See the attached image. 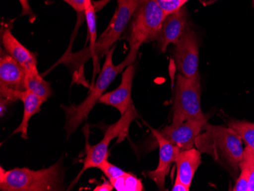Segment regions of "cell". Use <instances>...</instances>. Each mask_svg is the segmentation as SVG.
Instances as JSON below:
<instances>
[{
	"label": "cell",
	"mask_w": 254,
	"mask_h": 191,
	"mask_svg": "<svg viewBox=\"0 0 254 191\" xmlns=\"http://www.w3.org/2000/svg\"><path fill=\"white\" fill-rule=\"evenodd\" d=\"M139 2L140 0H118L115 13L105 31L97 40L95 47L91 50L84 48L76 53L68 51L58 64H64L76 69L85 65L90 58H93L95 64H98V58L106 55L114 44L121 39Z\"/></svg>",
	"instance_id": "cell-1"
},
{
	"label": "cell",
	"mask_w": 254,
	"mask_h": 191,
	"mask_svg": "<svg viewBox=\"0 0 254 191\" xmlns=\"http://www.w3.org/2000/svg\"><path fill=\"white\" fill-rule=\"evenodd\" d=\"M202 129L204 132L195 138L196 149L237 172L244 155L242 139L239 135L231 127L211 125L208 122Z\"/></svg>",
	"instance_id": "cell-2"
},
{
	"label": "cell",
	"mask_w": 254,
	"mask_h": 191,
	"mask_svg": "<svg viewBox=\"0 0 254 191\" xmlns=\"http://www.w3.org/2000/svg\"><path fill=\"white\" fill-rule=\"evenodd\" d=\"M166 16L156 0H140L125 38L129 44V53L124 59L128 65L134 64L142 44L158 39Z\"/></svg>",
	"instance_id": "cell-3"
},
{
	"label": "cell",
	"mask_w": 254,
	"mask_h": 191,
	"mask_svg": "<svg viewBox=\"0 0 254 191\" xmlns=\"http://www.w3.org/2000/svg\"><path fill=\"white\" fill-rule=\"evenodd\" d=\"M116 45H114L106 54V59L103 65L101 73L96 83L92 87L91 92L82 103L78 105H72L70 106H62L65 115V122L64 129L66 131L67 136H70L75 129L86 121L91 110L93 109L97 102H99L101 97L108 86L111 85L114 78L118 74L123 72L128 64L125 61L119 65L113 64V54Z\"/></svg>",
	"instance_id": "cell-4"
},
{
	"label": "cell",
	"mask_w": 254,
	"mask_h": 191,
	"mask_svg": "<svg viewBox=\"0 0 254 191\" xmlns=\"http://www.w3.org/2000/svg\"><path fill=\"white\" fill-rule=\"evenodd\" d=\"M63 175L59 162L41 170L16 168L4 171L1 167L0 190L2 191H61Z\"/></svg>",
	"instance_id": "cell-5"
},
{
	"label": "cell",
	"mask_w": 254,
	"mask_h": 191,
	"mask_svg": "<svg viewBox=\"0 0 254 191\" xmlns=\"http://www.w3.org/2000/svg\"><path fill=\"white\" fill-rule=\"evenodd\" d=\"M138 118V114L133 105L127 110V112L121 116L119 121L114 123L107 129L105 136L101 142L96 145H91L88 143L86 139L85 145V155L83 160V167L81 172L77 175L74 182L71 184L68 189H70L74 185L76 184L79 178H81L84 172H86L89 168H99L104 161L108 159V150L109 144L114 138H118V142H122L129 132V126L131 123Z\"/></svg>",
	"instance_id": "cell-6"
},
{
	"label": "cell",
	"mask_w": 254,
	"mask_h": 191,
	"mask_svg": "<svg viewBox=\"0 0 254 191\" xmlns=\"http://www.w3.org/2000/svg\"><path fill=\"white\" fill-rule=\"evenodd\" d=\"M203 115L201 108L199 79H191L178 74L171 126H179L183 123L197 119Z\"/></svg>",
	"instance_id": "cell-7"
},
{
	"label": "cell",
	"mask_w": 254,
	"mask_h": 191,
	"mask_svg": "<svg viewBox=\"0 0 254 191\" xmlns=\"http://www.w3.org/2000/svg\"><path fill=\"white\" fill-rule=\"evenodd\" d=\"M175 45L174 58L180 73L191 79H199V40L195 31L188 26Z\"/></svg>",
	"instance_id": "cell-8"
},
{
	"label": "cell",
	"mask_w": 254,
	"mask_h": 191,
	"mask_svg": "<svg viewBox=\"0 0 254 191\" xmlns=\"http://www.w3.org/2000/svg\"><path fill=\"white\" fill-rule=\"evenodd\" d=\"M26 70L11 56L2 51L0 58V98L13 102L25 91Z\"/></svg>",
	"instance_id": "cell-9"
},
{
	"label": "cell",
	"mask_w": 254,
	"mask_h": 191,
	"mask_svg": "<svg viewBox=\"0 0 254 191\" xmlns=\"http://www.w3.org/2000/svg\"><path fill=\"white\" fill-rule=\"evenodd\" d=\"M159 146V162L156 169L146 173L147 176L152 180L159 190H165V179L170 172L173 163H175L181 149L175 144L171 143L162 136L161 132L150 127Z\"/></svg>",
	"instance_id": "cell-10"
},
{
	"label": "cell",
	"mask_w": 254,
	"mask_h": 191,
	"mask_svg": "<svg viewBox=\"0 0 254 191\" xmlns=\"http://www.w3.org/2000/svg\"><path fill=\"white\" fill-rule=\"evenodd\" d=\"M207 121L208 118L203 115L197 119L183 123L179 126L168 125L160 132L164 138L178 146L181 151L188 150L195 146V138L200 133Z\"/></svg>",
	"instance_id": "cell-11"
},
{
	"label": "cell",
	"mask_w": 254,
	"mask_h": 191,
	"mask_svg": "<svg viewBox=\"0 0 254 191\" xmlns=\"http://www.w3.org/2000/svg\"><path fill=\"white\" fill-rule=\"evenodd\" d=\"M135 70V65L134 64L128 65L123 72L122 79L119 86L114 91L104 94L98 102L114 107L119 111L121 116L124 115L132 105L131 93Z\"/></svg>",
	"instance_id": "cell-12"
},
{
	"label": "cell",
	"mask_w": 254,
	"mask_h": 191,
	"mask_svg": "<svg viewBox=\"0 0 254 191\" xmlns=\"http://www.w3.org/2000/svg\"><path fill=\"white\" fill-rule=\"evenodd\" d=\"M188 26V12L184 5L177 12L167 15L157 39L158 50L165 53L169 44H176Z\"/></svg>",
	"instance_id": "cell-13"
},
{
	"label": "cell",
	"mask_w": 254,
	"mask_h": 191,
	"mask_svg": "<svg viewBox=\"0 0 254 191\" xmlns=\"http://www.w3.org/2000/svg\"><path fill=\"white\" fill-rule=\"evenodd\" d=\"M1 41L5 52L19 63L26 72H38L36 56L12 35L11 27L2 26Z\"/></svg>",
	"instance_id": "cell-14"
},
{
	"label": "cell",
	"mask_w": 254,
	"mask_h": 191,
	"mask_svg": "<svg viewBox=\"0 0 254 191\" xmlns=\"http://www.w3.org/2000/svg\"><path fill=\"white\" fill-rule=\"evenodd\" d=\"M202 163L201 152L195 148L181 151L175 164L176 179L179 180L188 188H190L195 172Z\"/></svg>",
	"instance_id": "cell-15"
},
{
	"label": "cell",
	"mask_w": 254,
	"mask_h": 191,
	"mask_svg": "<svg viewBox=\"0 0 254 191\" xmlns=\"http://www.w3.org/2000/svg\"><path fill=\"white\" fill-rule=\"evenodd\" d=\"M19 100L24 105V112L21 124L12 132V135L21 132V138L27 139L28 138V129L30 120L33 115L40 112L41 105L44 102L39 97L27 90L21 92Z\"/></svg>",
	"instance_id": "cell-16"
},
{
	"label": "cell",
	"mask_w": 254,
	"mask_h": 191,
	"mask_svg": "<svg viewBox=\"0 0 254 191\" xmlns=\"http://www.w3.org/2000/svg\"><path fill=\"white\" fill-rule=\"evenodd\" d=\"M25 89L39 97L44 102L52 95L51 85L44 80L39 72H26L25 81Z\"/></svg>",
	"instance_id": "cell-17"
},
{
	"label": "cell",
	"mask_w": 254,
	"mask_h": 191,
	"mask_svg": "<svg viewBox=\"0 0 254 191\" xmlns=\"http://www.w3.org/2000/svg\"><path fill=\"white\" fill-rule=\"evenodd\" d=\"M109 181L114 189L118 191H142L144 190L141 180L132 174L127 172Z\"/></svg>",
	"instance_id": "cell-18"
},
{
	"label": "cell",
	"mask_w": 254,
	"mask_h": 191,
	"mask_svg": "<svg viewBox=\"0 0 254 191\" xmlns=\"http://www.w3.org/2000/svg\"><path fill=\"white\" fill-rule=\"evenodd\" d=\"M228 126L245 141L247 146L254 150V124L243 121H231Z\"/></svg>",
	"instance_id": "cell-19"
},
{
	"label": "cell",
	"mask_w": 254,
	"mask_h": 191,
	"mask_svg": "<svg viewBox=\"0 0 254 191\" xmlns=\"http://www.w3.org/2000/svg\"><path fill=\"white\" fill-rule=\"evenodd\" d=\"M87 25H88V34L90 35V45L86 49L91 50L95 47L97 41L96 15L95 7L91 0L88 1L85 11Z\"/></svg>",
	"instance_id": "cell-20"
},
{
	"label": "cell",
	"mask_w": 254,
	"mask_h": 191,
	"mask_svg": "<svg viewBox=\"0 0 254 191\" xmlns=\"http://www.w3.org/2000/svg\"><path fill=\"white\" fill-rule=\"evenodd\" d=\"M248 168L249 181H248V191H254V150L247 146L244 149L242 160Z\"/></svg>",
	"instance_id": "cell-21"
},
{
	"label": "cell",
	"mask_w": 254,
	"mask_h": 191,
	"mask_svg": "<svg viewBox=\"0 0 254 191\" xmlns=\"http://www.w3.org/2000/svg\"><path fill=\"white\" fill-rule=\"evenodd\" d=\"M241 168V174L237 180L235 187L232 191H248V181H249V171L246 164L241 161L239 165Z\"/></svg>",
	"instance_id": "cell-22"
},
{
	"label": "cell",
	"mask_w": 254,
	"mask_h": 191,
	"mask_svg": "<svg viewBox=\"0 0 254 191\" xmlns=\"http://www.w3.org/2000/svg\"><path fill=\"white\" fill-rule=\"evenodd\" d=\"M98 168L100 170H101L103 173L105 174V176L108 177L109 180L118 178V177L124 175L126 172L121 168L108 162V159L104 161Z\"/></svg>",
	"instance_id": "cell-23"
},
{
	"label": "cell",
	"mask_w": 254,
	"mask_h": 191,
	"mask_svg": "<svg viewBox=\"0 0 254 191\" xmlns=\"http://www.w3.org/2000/svg\"><path fill=\"white\" fill-rule=\"evenodd\" d=\"M156 1L167 15L177 12L184 5L181 0H156Z\"/></svg>",
	"instance_id": "cell-24"
},
{
	"label": "cell",
	"mask_w": 254,
	"mask_h": 191,
	"mask_svg": "<svg viewBox=\"0 0 254 191\" xmlns=\"http://www.w3.org/2000/svg\"><path fill=\"white\" fill-rule=\"evenodd\" d=\"M63 1L72 7L73 9L78 13H82V12H85L87 3L89 0H63Z\"/></svg>",
	"instance_id": "cell-25"
},
{
	"label": "cell",
	"mask_w": 254,
	"mask_h": 191,
	"mask_svg": "<svg viewBox=\"0 0 254 191\" xmlns=\"http://www.w3.org/2000/svg\"><path fill=\"white\" fill-rule=\"evenodd\" d=\"M22 8L21 15H33L32 9L30 6L29 0H18Z\"/></svg>",
	"instance_id": "cell-26"
},
{
	"label": "cell",
	"mask_w": 254,
	"mask_h": 191,
	"mask_svg": "<svg viewBox=\"0 0 254 191\" xmlns=\"http://www.w3.org/2000/svg\"><path fill=\"white\" fill-rule=\"evenodd\" d=\"M114 189V187L111 185V182H106L102 185H98L94 189L95 191H111Z\"/></svg>",
	"instance_id": "cell-27"
},
{
	"label": "cell",
	"mask_w": 254,
	"mask_h": 191,
	"mask_svg": "<svg viewBox=\"0 0 254 191\" xmlns=\"http://www.w3.org/2000/svg\"><path fill=\"white\" fill-rule=\"evenodd\" d=\"M173 191H189V188H187L184 184L181 183L179 180L175 178V185L172 188Z\"/></svg>",
	"instance_id": "cell-28"
},
{
	"label": "cell",
	"mask_w": 254,
	"mask_h": 191,
	"mask_svg": "<svg viewBox=\"0 0 254 191\" xmlns=\"http://www.w3.org/2000/svg\"><path fill=\"white\" fill-rule=\"evenodd\" d=\"M11 103V102H10L9 100L0 98V112H1V117H3L4 113L6 111L7 106Z\"/></svg>",
	"instance_id": "cell-29"
},
{
	"label": "cell",
	"mask_w": 254,
	"mask_h": 191,
	"mask_svg": "<svg viewBox=\"0 0 254 191\" xmlns=\"http://www.w3.org/2000/svg\"><path fill=\"white\" fill-rule=\"evenodd\" d=\"M181 2H182L184 5H185V4L187 3V2H188V1H190V0H181Z\"/></svg>",
	"instance_id": "cell-30"
},
{
	"label": "cell",
	"mask_w": 254,
	"mask_h": 191,
	"mask_svg": "<svg viewBox=\"0 0 254 191\" xmlns=\"http://www.w3.org/2000/svg\"><path fill=\"white\" fill-rule=\"evenodd\" d=\"M252 6L254 8V0H252Z\"/></svg>",
	"instance_id": "cell-31"
},
{
	"label": "cell",
	"mask_w": 254,
	"mask_h": 191,
	"mask_svg": "<svg viewBox=\"0 0 254 191\" xmlns=\"http://www.w3.org/2000/svg\"><path fill=\"white\" fill-rule=\"evenodd\" d=\"M214 1H217V0H214Z\"/></svg>",
	"instance_id": "cell-32"
}]
</instances>
